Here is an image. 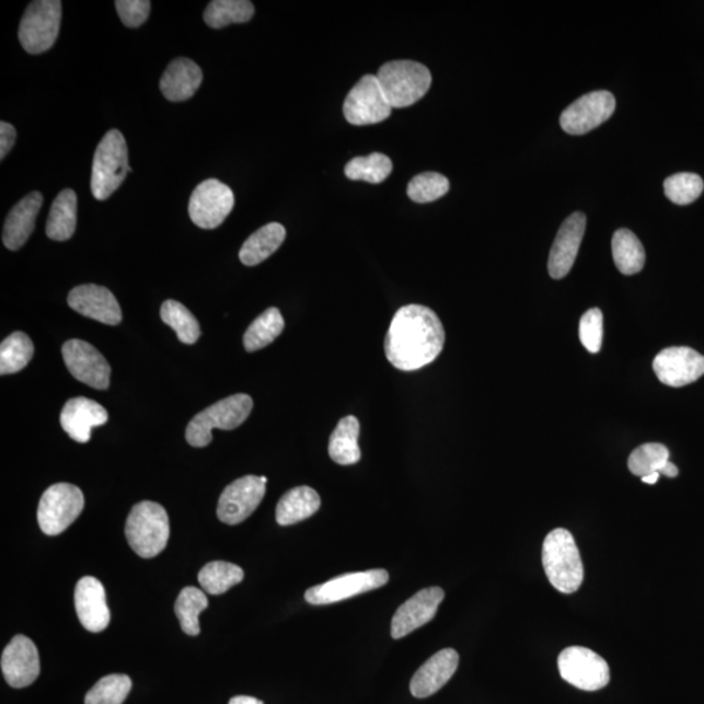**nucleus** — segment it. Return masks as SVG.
Wrapping results in <instances>:
<instances>
[{
	"mask_svg": "<svg viewBox=\"0 0 704 704\" xmlns=\"http://www.w3.org/2000/svg\"><path fill=\"white\" fill-rule=\"evenodd\" d=\"M585 230L586 216L580 211L566 218L550 252L549 272L552 278L562 279L569 275L584 241Z\"/></svg>",
	"mask_w": 704,
	"mask_h": 704,
	"instance_id": "20",
	"label": "nucleus"
},
{
	"mask_svg": "<svg viewBox=\"0 0 704 704\" xmlns=\"http://www.w3.org/2000/svg\"><path fill=\"white\" fill-rule=\"evenodd\" d=\"M388 580L389 574L384 569L347 573L307 590L305 600L312 605L334 604L360 593L378 590L385 586Z\"/></svg>",
	"mask_w": 704,
	"mask_h": 704,
	"instance_id": "12",
	"label": "nucleus"
},
{
	"mask_svg": "<svg viewBox=\"0 0 704 704\" xmlns=\"http://www.w3.org/2000/svg\"><path fill=\"white\" fill-rule=\"evenodd\" d=\"M266 483L265 476L247 475L228 485L218 501L220 521L231 526L245 521L262 504Z\"/></svg>",
	"mask_w": 704,
	"mask_h": 704,
	"instance_id": "13",
	"label": "nucleus"
},
{
	"mask_svg": "<svg viewBox=\"0 0 704 704\" xmlns=\"http://www.w3.org/2000/svg\"><path fill=\"white\" fill-rule=\"evenodd\" d=\"M659 477H660L659 473H654V474H649L647 476L642 477V482H644L646 484H656V483H658Z\"/></svg>",
	"mask_w": 704,
	"mask_h": 704,
	"instance_id": "47",
	"label": "nucleus"
},
{
	"mask_svg": "<svg viewBox=\"0 0 704 704\" xmlns=\"http://www.w3.org/2000/svg\"><path fill=\"white\" fill-rule=\"evenodd\" d=\"M449 188L447 176L439 173H423L414 176L408 183L407 195L415 203L427 204L446 196Z\"/></svg>",
	"mask_w": 704,
	"mask_h": 704,
	"instance_id": "40",
	"label": "nucleus"
},
{
	"mask_svg": "<svg viewBox=\"0 0 704 704\" xmlns=\"http://www.w3.org/2000/svg\"><path fill=\"white\" fill-rule=\"evenodd\" d=\"M203 83V71L194 60L177 58L171 61L161 78V92L171 102L193 99Z\"/></svg>",
	"mask_w": 704,
	"mask_h": 704,
	"instance_id": "25",
	"label": "nucleus"
},
{
	"mask_svg": "<svg viewBox=\"0 0 704 704\" xmlns=\"http://www.w3.org/2000/svg\"><path fill=\"white\" fill-rule=\"evenodd\" d=\"M254 407V401L247 394H235L218 401L205 408L189 422L186 429V440L191 447H208L213 436L211 430H232L241 427L249 419Z\"/></svg>",
	"mask_w": 704,
	"mask_h": 704,
	"instance_id": "6",
	"label": "nucleus"
},
{
	"mask_svg": "<svg viewBox=\"0 0 704 704\" xmlns=\"http://www.w3.org/2000/svg\"><path fill=\"white\" fill-rule=\"evenodd\" d=\"M115 7L127 28H139L147 22L152 3L149 0H116Z\"/></svg>",
	"mask_w": 704,
	"mask_h": 704,
	"instance_id": "43",
	"label": "nucleus"
},
{
	"mask_svg": "<svg viewBox=\"0 0 704 704\" xmlns=\"http://www.w3.org/2000/svg\"><path fill=\"white\" fill-rule=\"evenodd\" d=\"M161 319L163 323L173 327L182 344L194 345L200 338V324L187 307L176 300L170 299L162 304Z\"/></svg>",
	"mask_w": 704,
	"mask_h": 704,
	"instance_id": "36",
	"label": "nucleus"
},
{
	"mask_svg": "<svg viewBox=\"0 0 704 704\" xmlns=\"http://www.w3.org/2000/svg\"><path fill=\"white\" fill-rule=\"evenodd\" d=\"M558 671L566 682L585 692H597L611 680L608 662L586 647L565 648L558 656Z\"/></svg>",
	"mask_w": 704,
	"mask_h": 704,
	"instance_id": "9",
	"label": "nucleus"
},
{
	"mask_svg": "<svg viewBox=\"0 0 704 704\" xmlns=\"http://www.w3.org/2000/svg\"><path fill=\"white\" fill-rule=\"evenodd\" d=\"M243 578L242 567L226 562L209 563L198 573V584L210 595H222L241 584Z\"/></svg>",
	"mask_w": 704,
	"mask_h": 704,
	"instance_id": "33",
	"label": "nucleus"
},
{
	"mask_svg": "<svg viewBox=\"0 0 704 704\" xmlns=\"http://www.w3.org/2000/svg\"><path fill=\"white\" fill-rule=\"evenodd\" d=\"M661 475H666L668 477H676L677 475H679V469H677L676 464L669 461L666 464V468L662 469Z\"/></svg>",
	"mask_w": 704,
	"mask_h": 704,
	"instance_id": "46",
	"label": "nucleus"
},
{
	"mask_svg": "<svg viewBox=\"0 0 704 704\" xmlns=\"http://www.w3.org/2000/svg\"><path fill=\"white\" fill-rule=\"evenodd\" d=\"M378 79L393 108L416 104L432 84V74L428 68L413 60L389 61L380 68Z\"/></svg>",
	"mask_w": 704,
	"mask_h": 704,
	"instance_id": "5",
	"label": "nucleus"
},
{
	"mask_svg": "<svg viewBox=\"0 0 704 704\" xmlns=\"http://www.w3.org/2000/svg\"><path fill=\"white\" fill-rule=\"evenodd\" d=\"M669 462V450L662 443H645L635 449L628 457L627 466L631 473L640 477L659 473Z\"/></svg>",
	"mask_w": 704,
	"mask_h": 704,
	"instance_id": "38",
	"label": "nucleus"
},
{
	"mask_svg": "<svg viewBox=\"0 0 704 704\" xmlns=\"http://www.w3.org/2000/svg\"><path fill=\"white\" fill-rule=\"evenodd\" d=\"M446 592L440 587H428L396 610L392 620V637L401 639L432 621L439 610Z\"/></svg>",
	"mask_w": 704,
	"mask_h": 704,
	"instance_id": "17",
	"label": "nucleus"
},
{
	"mask_svg": "<svg viewBox=\"0 0 704 704\" xmlns=\"http://www.w3.org/2000/svg\"><path fill=\"white\" fill-rule=\"evenodd\" d=\"M285 330V320L278 309L266 310L252 323L244 334L243 344L245 350L254 353L273 344V341L281 336Z\"/></svg>",
	"mask_w": 704,
	"mask_h": 704,
	"instance_id": "32",
	"label": "nucleus"
},
{
	"mask_svg": "<svg viewBox=\"0 0 704 704\" xmlns=\"http://www.w3.org/2000/svg\"><path fill=\"white\" fill-rule=\"evenodd\" d=\"M32 339L23 332L12 333L0 346V373L12 374L22 371L33 358Z\"/></svg>",
	"mask_w": 704,
	"mask_h": 704,
	"instance_id": "35",
	"label": "nucleus"
},
{
	"mask_svg": "<svg viewBox=\"0 0 704 704\" xmlns=\"http://www.w3.org/2000/svg\"><path fill=\"white\" fill-rule=\"evenodd\" d=\"M129 546L142 558H153L166 549L170 521L165 508L153 501L136 504L127 518Z\"/></svg>",
	"mask_w": 704,
	"mask_h": 704,
	"instance_id": "3",
	"label": "nucleus"
},
{
	"mask_svg": "<svg viewBox=\"0 0 704 704\" xmlns=\"http://www.w3.org/2000/svg\"><path fill=\"white\" fill-rule=\"evenodd\" d=\"M393 107L389 104L378 77L366 74L358 81L344 104L345 118L354 126L378 125L391 116Z\"/></svg>",
	"mask_w": 704,
	"mask_h": 704,
	"instance_id": "10",
	"label": "nucleus"
},
{
	"mask_svg": "<svg viewBox=\"0 0 704 704\" xmlns=\"http://www.w3.org/2000/svg\"><path fill=\"white\" fill-rule=\"evenodd\" d=\"M321 507V498L311 487L292 488L279 500L276 509L278 524L291 526L304 521Z\"/></svg>",
	"mask_w": 704,
	"mask_h": 704,
	"instance_id": "28",
	"label": "nucleus"
},
{
	"mask_svg": "<svg viewBox=\"0 0 704 704\" xmlns=\"http://www.w3.org/2000/svg\"><path fill=\"white\" fill-rule=\"evenodd\" d=\"M446 345L441 320L428 307H402L392 320L385 337V354L403 372L418 371L439 357Z\"/></svg>",
	"mask_w": 704,
	"mask_h": 704,
	"instance_id": "1",
	"label": "nucleus"
},
{
	"mask_svg": "<svg viewBox=\"0 0 704 704\" xmlns=\"http://www.w3.org/2000/svg\"><path fill=\"white\" fill-rule=\"evenodd\" d=\"M207 608L208 598L204 591L191 586L183 589L175 601V614L181 622L182 631L191 637L200 634L198 618Z\"/></svg>",
	"mask_w": 704,
	"mask_h": 704,
	"instance_id": "34",
	"label": "nucleus"
},
{
	"mask_svg": "<svg viewBox=\"0 0 704 704\" xmlns=\"http://www.w3.org/2000/svg\"><path fill=\"white\" fill-rule=\"evenodd\" d=\"M61 354L74 379L99 391L111 386V365L94 346L85 341L71 339L61 347Z\"/></svg>",
	"mask_w": 704,
	"mask_h": 704,
	"instance_id": "15",
	"label": "nucleus"
},
{
	"mask_svg": "<svg viewBox=\"0 0 704 704\" xmlns=\"http://www.w3.org/2000/svg\"><path fill=\"white\" fill-rule=\"evenodd\" d=\"M460 665V655L453 648L441 649L418 669L409 682L415 699H428L450 681Z\"/></svg>",
	"mask_w": 704,
	"mask_h": 704,
	"instance_id": "22",
	"label": "nucleus"
},
{
	"mask_svg": "<svg viewBox=\"0 0 704 704\" xmlns=\"http://www.w3.org/2000/svg\"><path fill=\"white\" fill-rule=\"evenodd\" d=\"M39 655L36 645L25 635H16L4 648L2 672L9 685L23 689L32 685L39 676Z\"/></svg>",
	"mask_w": 704,
	"mask_h": 704,
	"instance_id": "18",
	"label": "nucleus"
},
{
	"mask_svg": "<svg viewBox=\"0 0 704 704\" xmlns=\"http://www.w3.org/2000/svg\"><path fill=\"white\" fill-rule=\"evenodd\" d=\"M128 173H132V168L128 163L125 136L118 129H111L95 150L91 181L93 196L100 201L107 200Z\"/></svg>",
	"mask_w": 704,
	"mask_h": 704,
	"instance_id": "4",
	"label": "nucleus"
},
{
	"mask_svg": "<svg viewBox=\"0 0 704 704\" xmlns=\"http://www.w3.org/2000/svg\"><path fill=\"white\" fill-rule=\"evenodd\" d=\"M579 338L587 351L591 354L600 351L603 344V313L599 309L587 311L580 319Z\"/></svg>",
	"mask_w": 704,
	"mask_h": 704,
	"instance_id": "42",
	"label": "nucleus"
},
{
	"mask_svg": "<svg viewBox=\"0 0 704 704\" xmlns=\"http://www.w3.org/2000/svg\"><path fill=\"white\" fill-rule=\"evenodd\" d=\"M229 704H264L262 701L254 699V696L238 695L231 699Z\"/></svg>",
	"mask_w": 704,
	"mask_h": 704,
	"instance_id": "45",
	"label": "nucleus"
},
{
	"mask_svg": "<svg viewBox=\"0 0 704 704\" xmlns=\"http://www.w3.org/2000/svg\"><path fill=\"white\" fill-rule=\"evenodd\" d=\"M43 204L44 196L34 191L11 209L3 228V243L7 249L18 251L28 241L36 228L37 216Z\"/></svg>",
	"mask_w": 704,
	"mask_h": 704,
	"instance_id": "24",
	"label": "nucleus"
},
{
	"mask_svg": "<svg viewBox=\"0 0 704 704\" xmlns=\"http://www.w3.org/2000/svg\"><path fill=\"white\" fill-rule=\"evenodd\" d=\"M654 371L667 386H686L704 374V357L690 347H668L656 355Z\"/></svg>",
	"mask_w": 704,
	"mask_h": 704,
	"instance_id": "16",
	"label": "nucleus"
},
{
	"mask_svg": "<svg viewBox=\"0 0 704 704\" xmlns=\"http://www.w3.org/2000/svg\"><path fill=\"white\" fill-rule=\"evenodd\" d=\"M234 205L235 197L229 186L217 180H208L198 184L191 195L189 217L198 228L213 230L220 228Z\"/></svg>",
	"mask_w": 704,
	"mask_h": 704,
	"instance_id": "11",
	"label": "nucleus"
},
{
	"mask_svg": "<svg viewBox=\"0 0 704 704\" xmlns=\"http://www.w3.org/2000/svg\"><path fill=\"white\" fill-rule=\"evenodd\" d=\"M107 420L106 408L84 396L68 401L60 414L61 428L72 440L80 443L89 442L92 429L104 426Z\"/></svg>",
	"mask_w": 704,
	"mask_h": 704,
	"instance_id": "23",
	"label": "nucleus"
},
{
	"mask_svg": "<svg viewBox=\"0 0 704 704\" xmlns=\"http://www.w3.org/2000/svg\"><path fill=\"white\" fill-rule=\"evenodd\" d=\"M285 238L286 229L281 223L265 224L244 242L239 258L245 266L262 264L281 247Z\"/></svg>",
	"mask_w": 704,
	"mask_h": 704,
	"instance_id": "27",
	"label": "nucleus"
},
{
	"mask_svg": "<svg viewBox=\"0 0 704 704\" xmlns=\"http://www.w3.org/2000/svg\"><path fill=\"white\" fill-rule=\"evenodd\" d=\"M78 224V196L73 189H64L54 200L46 222V234L53 241L71 239Z\"/></svg>",
	"mask_w": 704,
	"mask_h": 704,
	"instance_id": "26",
	"label": "nucleus"
},
{
	"mask_svg": "<svg viewBox=\"0 0 704 704\" xmlns=\"http://www.w3.org/2000/svg\"><path fill=\"white\" fill-rule=\"evenodd\" d=\"M393 171V162L388 155L372 153L357 157L347 163L345 174L348 180L379 184L386 180Z\"/></svg>",
	"mask_w": 704,
	"mask_h": 704,
	"instance_id": "37",
	"label": "nucleus"
},
{
	"mask_svg": "<svg viewBox=\"0 0 704 704\" xmlns=\"http://www.w3.org/2000/svg\"><path fill=\"white\" fill-rule=\"evenodd\" d=\"M84 509V495L77 485L58 483L51 485L41 497L38 523L46 535L56 536L77 521Z\"/></svg>",
	"mask_w": 704,
	"mask_h": 704,
	"instance_id": "7",
	"label": "nucleus"
},
{
	"mask_svg": "<svg viewBox=\"0 0 704 704\" xmlns=\"http://www.w3.org/2000/svg\"><path fill=\"white\" fill-rule=\"evenodd\" d=\"M703 189L702 177L692 173L674 174L667 177L665 182L666 196L677 205L694 203L701 197Z\"/></svg>",
	"mask_w": 704,
	"mask_h": 704,
	"instance_id": "41",
	"label": "nucleus"
},
{
	"mask_svg": "<svg viewBox=\"0 0 704 704\" xmlns=\"http://www.w3.org/2000/svg\"><path fill=\"white\" fill-rule=\"evenodd\" d=\"M78 618L88 632L101 633L111 624L104 585L97 578H81L74 590Z\"/></svg>",
	"mask_w": 704,
	"mask_h": 704,
	"instance_id": "21",
	"label": "nucleus"
},
{
	"mask_svg": "<svg viewBox=\"0 0 704 704\" xmlns=\"http://www.w3.org/2000/svg\"><path fill=\"white\" fill-rule=\"evenodd\" d=\"M543 566L551 585L563 593H574L584 584L582 558L573 535L556 529L546 535L543 544Z\"/></svg>",
	"mask_w": 704,
	"mask_h": 704,
	"instance_id": "2",
	"label": "nucleus"
},
{
	"mask_svg": "<svg viewBox=\"0 0 704 704\" xmlns=\"http://www.w3.org/2000/svg\"><path fill=\"white\" fill-rule=\"evenodd\" d=\"M255 15L250 0H213L204 12V22L211 30H222L230 24L249 23Z\"/></svg>",
	"mask_w": 704,
	"mask_h": 704,
	"instance_id": "31",
	"label": "nucleus"
},
{
	"mask_svg": "<svg viewBox=\"0 0 704 704\" xmlns=\"http://www.w3.org/2000/svg\"><path fill=\"white\" fill-rule=\"evenodd\" d=\"M612 254L614 264L622 275L633 276L644 269L646 252L637 235L631 230L620 229L614 232Z\"/></svg>",
	"mask_w": 704,
	"mask_h": 704,
	"instance_id": "30",
	"label": "nucleus"
},
{
	"mask_svg": "<svg viewBox=\"0 0 704 704\" xmlns=\"http://www.w3.org/2000/svg\"><path fill=\"white\" fill-rule=\"evenodd\" d=\"M68 305L88 319L106 325L122 323V310L114 293L104 286L81 285L68 293Z\"/></svg>",
	"mask_w": 704,
	"mask_h": 704,
	"instance_id": "19",
	"label": "nucleus"
},
{
	"mask_svg": "<svg viewBox=\"0 0 704 704\" xmlns=\"http://www.w3.org/2000/svg\"><path fill=\"white\" fill-rule=\"evenodd\" d=\"M132 689L126 674H108L89 690L85 704H123Z\"/></svg>",
	"mask_w": 704,
	"mask_h": 704,
	"instance_id": "39",
	"label": "nucleus"
},
{
	"mask_svg": "<svg viewBox=\"0 0 704 704\" xmlns=\"http://www.w3.org/2000/svg\"><path fill=\"white\" fill-rule=\"evenodd\" d=\"M18 138L16 128L10 123H0V159L4 160L5 155L11 152Z\"/></svg>",
	"mask_w": 704,
	"mask_h": 704,
	"instance_id": "44",
	"label": "nucleus"
},
{
	"mask_svg": "<svg viewBox=\"0 0 704 704\" xmlns=\"http://www.w3.org/2000/svg\"><path fill=\"white\" fill-rule=\"evenodd\" d=\"M616 111L611 92L598 91L582 95L559 116V125L569 135H585L603 125Z\"/></svg>",
	"mask_w": 704,
	"mask_h": 704,
	"instance_id": "14",
	"label": "nucleus"
},
{
	"mask_svg": "<svg viewBox=\"0 0 704 704\" xmlns=\"http://www.w3.org/2000/svg\"><path fill=\"white\" fill-rule=\"evenodd\" d=\"M61 22L59 0H36L26 9L19 28V41L30 54H43L57 43Z\"/></svg>",
	"mask_w": 704,
	"mask_h": 704,
	"instance_id": "8",
	"label": "nucleus"
},
{
	"mask_svg": "<svg viewBox=\"0 0 704 704\" xmlns=\"http://www.w3.org/2000/svg\"><path fill=\"white\" fill-rule=\"evenodd\" d=\"M359 434L360 424L355 416L339 420L330 440V455L334 462L350 466L360 461Z\"/></svg>",
	"mask_w": 704,
	"mask_h": 704,
	"instance_id": "29",
	"label": "nucleus"
}]
</instances>
